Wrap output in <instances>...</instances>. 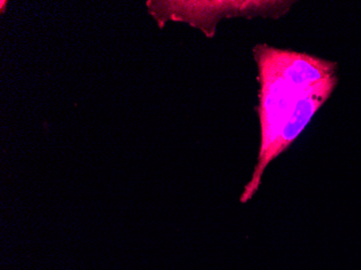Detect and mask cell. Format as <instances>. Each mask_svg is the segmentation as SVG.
Masks as SVG:
<instances>
[{
  "mask_svg": "<svg viewBox=\"0 0 361 270\" xmlns=\"http://www.w3.org/2000/svg\"><path fill=\"white\" fill-rule=\"evenodd\" d=\"M259 70L261 147L252 178L240 201L259 190L265 170L292 145L338 83L336 64L269 44L255 46Z\"/></svg>",
  "mask_w": 361,
  "mask_h": 270,
  "instance_id": "cell-1",
  "label": "cell"
}]
</instances>
